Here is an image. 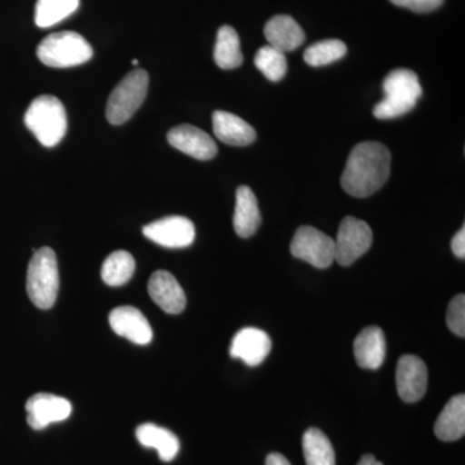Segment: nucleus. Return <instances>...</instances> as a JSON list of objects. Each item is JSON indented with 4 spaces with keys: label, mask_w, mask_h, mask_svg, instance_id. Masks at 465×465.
Segmentation results:
<instances>
[{
    "label": "nucleus",
    "mask_w": 465,
    "mask_h": 465,
    "mask_svg": "<svg viewBox=\"0 0 465 465\" xmlns=\"http://www.w3.org/2000/svg\"><path fill=\"white\" fill-rule=\"evenodd\" d=\"M387 356V341L381 327H366L354 341V357L362 369L378 370Z\"/></svg>",
    "instance_id": "nucleus-17"
},
{
    "label": "nucleus",
    "mask_w": 465,
    "mask_h": 465,
    "mask_svg": "<svg viewBox=\"0 0 465 465\" xmlns=\"http://www.w3.org/2000/svg\"><path fill=\"white\" fill-rule=\"evenodd\" d=\"M136 437L143 448L157 450L162 461H173L180 451V440L171 430L152 423L140 425Z\"/></svg>",
    "instance_id": "nucleus-21"
},
{
    "label": "nucleus",
    "mask_w": 465,
    "mask_h": 465,
    "mask_svg": "<svg viewBox=\"0 0 465 465\" xmlns=\"http://www.w3.org/2000/svg\"><path fill=\"white\" fill-rule=\"evenodd\" d=\"M143 235L159 246L183 249L191 246L195 238L194 224L183 216H168L143 226Z\"/></svg>",
    "instance_id": "nucleus-9"
},
{
    "label": "nucleus",
    "mask_w": 465,
    "mask_h": 465,
    "mask_svg": "<svg viewBox=\"0 0 465 465\" xmlns=\"http://www.w3.org/2000/svg\"><path fill=\"white\" fill-rule=\"evenodd\" d=\"M42 64L56 69L82 65L94 56L90 43L81 34L60 32L50 34L36 48Z\"/></svg>",
    "instance_id": "nucleus-5"
},
{
    "label": "nucleus",
    "mask_w": 465,
    "mask_h": 465,
    "mask_svg": "<svg viewBox=\"0 0 465 465\" xmlns=\"http://www.w3.org/2000/svg\"><path fill=\"white\" fill-rule=\"evenodd\" d=\"M272 351V339L268 333L255 327H246L235 333L232 341L231 356L243 361L251 367L264 362Z\"/></svg>",
    "instance_id": "nucleus-13"
},
{
    "label": "nucleus",
    "mask_w": 465,
    "mask_h": 465,
    "mask_svg": "<svg viewBox=\"0 0 465 465\" xmlns=\"http://www.w3.org/2000/svg\"><path fill=\"white\" fill-rule=\"evenodd\" d=\"M149 75L143 69H134L119 82L108 100L106 118L121 125L133 118L148 94Z\"/></svg>",
    "instance_id": "nucleus-6"
},
{
    "label": "nucleus",
    "mask_w": 465,
    "mask_h": 465,
    "mask_svg": "<svg viewBox=\"0 0 465 465\" xmlns=\"http://www.w3.org/2000/svg\"><path fill=\"white\" fill-rule=\"evenodd\" d=\"M384 99L376 104L374 115L381 121L399 118L411 112L423 94L418 75L412 70L396 69L382 82Z\"/></svg>",
    "instance_id": "nucleus-2"
},
{
    "label": "nucleus",
    "mask_w": 465,
    "mask_h": 465,
    "mask_svg": "<svg viewBox=\"0 0 465 465\" xmlns=\"http://www.w3.org/2000/svg\"><path fill=\"white\" fill-rule=\"evenodd\" d=\"M347 45L341 39H326L314 43L304 52V60L308 65L318 67L330 65L347 54Z\"/></svg>",
    "instance_id": "nucleus-26"
},
{
    "label": "nucleus",
    "mask_w": 465,
    "mask_h": 465,
    "mask_svg": "<svg viewBox=\"0 0 465 465\" xmlns=\"http://www.w3.org/2000/svg\"><path fill=\"white\" fill-rule=\"evenodd\" d=\"M148 291L153 302L168 314L182 313L186 307L185 292L170 272H155L150 277Z\"/></svg>",
    "instance_id": "nucleus-15"
},
{
    "label": "nucleus",
    "mask_w": 465,
    "mask_h": 465,
    "mask_svg": "<svg viewBox=\"0 0 465 465\" xmlns=\"http://www.w3.org/2000/svg\"><path fill=\"white\" fill-rule=\"evenodd\" d=\"M262 224L258 200L249 186L242 185L235 194V210L232 216L234 231L241 238H250Z\"/></svg>",
    "instance_id": "nucleus-19"
},
{
    "label": "nucleus",
    "mask_w": 465,
    "mask_h": 465,
    "mask_svg": "<svg viewBox=\"0 0 465 465\" xmlns=\"http://www.w3.org/2000/svg\"><path fill=\"white\" fill-rule=\"evenodd\" d=\"M133 65H139V60H136V58H134V60H133Z\"/></svg>",
    "instance_id": "nucleus-33"
},
{
    "label": "nucleus",
    "mask_w": 465,
    "mask_h": 465,
    "mask_svg": "<svg viewBox=\"0 0 465 465\" xmlns=\"http://www.w3.org/2000/svg\"><path fill=\"white\" fill-rule=\"evenodd\" d=\"M397 391L409 403L423 399L428 388V370L421 358L406 354L401 357L396 372Z\"/></svg>",
    "instance_id": "nucleus-11"
},
{
    "label": "nucleus",
    "mask_w": 465,
    "mask_h": 465,
    "mask_svg": "<svg viewBox=\"0 0 465 465\" xmlns=\"http://www.w3.org/2000/svg\"><path fill=\"white\" fill-rule=\"evenodd\" d=\"M167 140L174 149L200 161H210L217 154L213 137L194 125H177L167 134Z\"/></svg>",
    "instance_id": "nucleus-12"
},
{
    "label": "nucleus",
    "mask_w": 465,
    "mask_h": 465,
    "mask_svg": "<svg viewBox=\"0 0 465 465\" xmlns=\"http://www.w3.org/2000/svg\"><path fill=\"white\" fill-rule=\"evenodd\" d=\"M291 253L318 269H326L335 262V241L313 226H300L291 242Z\"/></svg>",
    "instance_id": "nucleus-7"
},
{
    "label": "nucleus",
    "mask_w": 465,
    "mask_h": 465,
    "mask_svg": "<svg viewBox=\"0 0 465 465\" xmlns=\"http://www.w3.org/2000/svg\"><path fill=\"white\" fill-rule=\"evenodd\" d=\"M391 2L399 7L407 8L418 14H428L439 8L443 0H391Z\"/></svg>",
    "instance_id": "nucleus-29"
},
{
    "label": "nucleus",
    "mask_w": 465,
    "mask_h": 465,
    "mask_svg": "<svg viewBox=\"0 0 465 465\" xmlns=\"http://www.w3.org/2000/svg\"><path fill=\"white\" fill-rule=\"evenodd\" d=\"M26 127L43 146L54 148L65 137L67 116L65 106L57 97L42 94L32 101L25 113Z\"/></svg>",
    "instance_id": "nucleus-3"
},
{
    "label": "nucleus",
    "mask_w": 465,
    "mask_h": 465,
    "mask_svg": "<svg viewBox=\"0 0 465 465\" xmlns=\"http://www.w3.org/2000/svg\"><path fill=\"white\" fill-rule=\"evenodd\" d=\"M255 66L271 82H278L286 75L287 58L283 52L278 51L272 45H264L256 54Z\"/></svg>",
    "instance_id": "nucleus-27"
},
{
    "label": "nucleus",
    "mask_w": 465,
    "mask_h": 465,
    "mask_svg": "<svg viewBox=\"0 0 465 465\" xmlns=\"http://www.w3.org/2000/svg\"><path fill=\"white\" fill-rule=\"evenodd\" d=\"M60 289L57 258L50 247H42L34 252L26 277L27 295L36 308L51 309L57 300Z\"/></svg>",
    "instance_id": "nucleus-4"
},
{
    "label": "nucleus",
    "mask_w": 465,
    "mask_h": 465,
    "mask_svg": "<svg viewBox=\"0 0 465 465\" xmlns=\"http://www.w3.org/2000/svg\"><path fill=\"white\" fill-rule=\"evenodd\" d=\"M27 423L42 430L52 423H60L72 415V403L63 397L50 393H36L26 402Z\"/></svg>",
    "instance_id": "nucleus-10"
},
{
    "label": "nucleus",
    "mask_w": 465,
    "mask_h": 465,
    "mask_svg": "<svg viewBox=\"0 0 465 465\" xmlns=\"http://www.w3.org/2000/svg\"><path fill=\"white\" fill-rule=\"evenodd\" d=\"M136 269L134 256L127 251H115L110 253L101 268V277L110 287L124 286L133 278Z\"/></svg>",
    "instance_id": "nucleus-24"
},
{
    "label": "nucleus",
    "mask_w": 465,
    "mask_h": 465,
    "mask_svg": "<svg viewBox=\"0 0 465 465\" xmlns=\"http://www.w3.org/2000/svg\"><path fill=\"white\" fill-rule=\"evenodd\" d=\"M372 244V231L367 223L357 217L342 220L335 241V260L342 266L353 264L365 255Z\"/></svg>",
    "instance_id": "nucleus-8"
},
{
    "label": "nucleus",
    "mask_w": 465,
    "mask_h": 465,
    "mask_svg": "<svg viewBox=\"0 0 465 465\" xmlns=\"http://www.w3.org/2000/svg\"><path fill=\"white\" fill-rule=\"evenodd\" d=\"M213 58L216 65L223 70L237 69L243 63L240 36L232 26H222L217 32Z\"/></svg>",
    "instance_id": "nucleus-22"
},
{
    "label": "nucleus",
    "mask_w": 465,
    "mask_h": 465,
    "mask_svg": "<svg viewBox=\"0 0 465 465\" xmlns=\"http://www.w3.org/2000/svg\"><path fill=\"white\" fill-rule=\"evenodd\" d=\"M81 0H38L35 7L36 26L45 29L74 14Z\"/></svg>",
    "instance_id": "nucleus-25"
},
{
    "label": "nucleus",
    "mask_w": 465,
    "mask_h": 465,
    "mask_svg": "<svg viewBox=\"0 0 465 465\" xmlns=\"http://www.w3.org/2000/svg\"><path fill=\"white\" fill-rule=\"evenodd\" d=\"M437 439L452 442L465 434V396L457 394L446 403L434 424Z\"/></svg>",
    "instance_id": "nucleus-20"
},
{
    "label": "nucleus",
    "mask_w": 465,
    "mask_h": 465,
    "mask_svg": "<svg viewBox=\"0 0 465 465\" xmlns=\"http://www.w3.org/2000/svg\"><path fill=\"white\" fill-rule=\"evenodd\" d=\"M451 250L459 259L465 258V228L460 229L451 241Z\"/></svg>",
    "instance_id": "nucleus-30"
},
{
    "label": "nucleus",
    "mask_w": 465,
    "mask_h": 465,
    "mask_svg": "<svg viewBox=\"0 0 465 465\" xmlns=\"http://www.w3.org/2000/svg\"><path fill=\"white\" fill-rule=\"evenodd\" d=\"M446 323L450 331L455 335L464 338L465 336V296L463 293L455 296L450 302L448 314H446Z\"/></svg>",
    "instance_id": "nucleus-28"
},
{
    "label": "nucleus",
    "mask_w": 465,
    "mask_h": 465,
    "mask_svg": "<svg viewBox=\"0 0 465 465\" xmlns=\"http://www.w3.org/2000/svg\"><path fill=\"white\" fill-rule=\"evenodd\" d=\"M391 152L381 143L365 142L351 150L341 186L351 197L366 198L381 191L391 174Z\"/></svg>",
    "instance_id": "nucleus-1"
},
{
    "label": "nucleus",
    "mask_w": 465,
    "mask_h": 465,
    "mask_svg": "<svg viewBox=\"0 0 465 465\" xmlns=\"http://www.w3.org/2000/svg\"><path fill=\"white\" fill-rule=\"evenodd\" d=\"M109 322L116 335L128 339L134 344L146 345L152 341V327L139 309L134 307L113 309Z\"/></svg>",
    "instance_id": "nucleus-14"
},
{
    "label": "nucleus",
    "mask_w": 465,
    "mask_h": 465,
    "mask_svg": "<svg viewBox=\"0 0 465 465\" xmlns=\"http://www.w3.org/2000/svg\"><path fill=\"white\" fill-rule=\"evenodd\" d=\"M264 34L269 45L283 54L295 51L305 41L304 30L292 17L286 15L272 17L266 23Z\"/></svg>",
    "instance_id": "nucleus-18"
},
{
    "label": "nucleus",
    "mask_w": 465,
    "mask_h": 465,
    "mask_svg": "<svg viewBox=\"0 0 465 465\" xmlns=\"http://www.w3.org/2000/svg\"><path fill=\"white\" fill-rule=\"evenodd\" d=\"M266 465H291L290 461L287 460L283 455L273 452V454L268 455L266 458Z\"/></svg>",
    "instance_id": "nucleus-31"
},
{
    "label": "nucleus",
    "mask_w": 465,
    "mask_h": 465,
    "mask_svg": "<svg viewBox=\"0 0 465 465\" xmlns=\"http://www.w3.org/2000/svg\"><path fill=\"white\" fill-rule=\"evenodd\" d=\"M302 450L307 465H336L331 440L317 428H311L304 433Z\"/></svg>",
    "instance_id": "nucleus-23"
},
{
    "label": "nucleus",
    "mask_w": 465,
    "mask_h": 465,
    "mask_svg": "<svg viewBox=\"0 0 465 465\" xmlns=\"http://www.w3.org/2000/svg\"><path fill=\"white\" fill-rule=\"evenodd\" d=\"M357 465H384L381 463V461L376 460L375 457L372 455L367 454L363 455L362 459H361L360 463Z\"/></svg>",
    "instance_id": "nucleus-32"
},
{
    "label": "nucleus",
    "mask_w": 465,
    "mask_h": 465,
    "mask_svg": "<svg viewBox=\"0 0 465 465\" xmlns=\"http://www.w3.org/2000/svg\"><path fill=\"white\" fill-rule=\"evenodd\" d=\"M213 128L217 139L226 145L247 146L256 140V131L252 125L224 110L213 113Z\"/></svg>",
    "instance_id": "nucleus-16"
}]
</instances>
